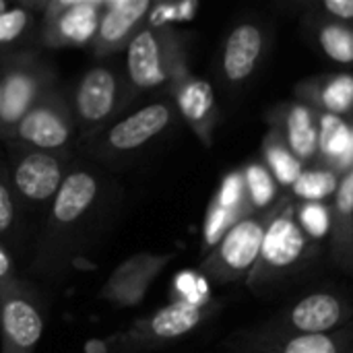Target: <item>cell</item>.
I'll list each match as a JSON object with an SVG mask.
<instances>
[{
  "mask_svg": "<svg viewBox=\"0 0 353 353\" xmlns=\"http://www.w3.org/2000/svg\"><path fill=\"white\" fill-rule=\"evenodd\" d=\"M124 190L105 168L72 159L29 248V277L60 285L116 223Z\"/></svg>",
  "mask_w": 353,
  "mask_h": 353,
  "instance_id": "1",
  "label": "cell"
},
{
  "mask_svg": "<svg viewBox=\"0 0 353 353\" xmlns=\"http://www.w3.org/2000/svg\"><path fill=\"white\" fill-rule=\"evenodd\" d=\"M353 323L352 298L339 292H312L277 310L273 316L232 333L223 341L228 353H261L277 345L335 333Z\"/></svg>",
  "mask_w": 353,
  "mask_h": 353,
  "instance_id": "2",
  "label": "cell"
},
{
  "mask_svg": "<svg viewBox=\"0 0 353 353\" xmlns=\"http://www.w3.org/2000/svg\"><path fill=\"white\" fill-rule=\"evenodd\" d=\"M176 120V105L165 93L163 97L141 103L132 112L114 120L79 149L85 153V159L101 168H116V163L132 159L137 153L145 151L151 143L163 137Z\"/></svg>",
  "mask_w": 353,
  "mask_h": 353,
  "instance_id": "3",
  "label": "cell"
},
{
  "mask_svg": "<svg viewBox=\"0 0 353 353\" xmlns=\"http://www.w3.org/2000/svg\"><path fill=\"white\" fill-rule=\"evenodd\" d=\"M316 254V244L306 238L296 219V201L283 192L273 207L259 259L246 279L254 294H263L302 271Z\"/></svg>",
  "mask_w": 353,
  "mask_h": 353,
  "instance_id": "4",
  "label": "cell"
},
{
  "mask_svg": "<svg viewBox=\"0 0 353 353\" xmlns=\"http://www.w3.org/2000/svg\"><path fill=\"white\" fill-rule=\"evenodd\" d=\"M8 165V178L21 217L29 234H37L52 201L56 199L72 159L25 147L14 141H2Z\"/></svg>",
  "mask_w": 353,
  "mask_h": 353,
  "instance_id": "5",
  "label": "cell"
},
{
  "mask_svg": "<svg viewBox=\"0 0 353 353\" xmlns=\"http://www.w3.org/2000/svg\"><path fill=\"white\" fill-rule=\"evenodd\" d=\"M188 66L186 35L172 25L145 23L124 50V72L132 93L165 91L174 77Z\"/></svg>",
  "mask_w": 353,
  "mask_h": 353,
  "instance_id": "6",
  "label": "cell"
},
{
  "mask_svg": "<svg viewBox=\"0 0 353 353\" xmlns=\"http://www.w3.org/2000/svg\"><path fill=\"white\" fill-rule=\"evenodd\" d=\"M217 312L213 302H194L180 298L168 306L134 321L126 331L110 335L101 341L103 352L110 353H143L163 350L182 337L194 333Z\"/></svg>",
  "mask_w": 353,
  "mask_h": 353,
  "instance_id": "7",
  "label": "cell"
},
{
  "mask_svg": "<svg viewBox=\"0 0 353 353\" xmlns=\"http://www.w3.org/2000/svg\"><path fill=\"white\" fill-rule=\"evenodd\" d=\"M134 93L128 85L124 66L97 62L77 83L70 97L72 114L79 130V147L93 134L103 130L126 110Z\"/></svg>",
  "mask_w": 353,
  "mask_h": 353,
  "instance_id": "8",
  "label": "cell"
},
{
  "mask_svg": "<svg viewBox=\"0 0 353 353\" xmlns=\"http://www.w3.org/2000/svg\"><path fill=\"white\" fill-rule=\"evenodd\" d=\"M0 141H14L37 151L72 159V151L79 147V130L68 93L60 85L48 89Z\"/></svg>",
  "mask_w": 353,
  "mask_h": 353,
  "instance_id": "9",
  "label": "cell"
},
{
  "mask_svg": "<svg viewBox=\"0 0 353 353\" xmlns=\"http://www.w3.org/2000/svg\"><path fill=\"white\" fill-rule=\"evenodd\" d=\"M273 207L263 213H250L238 221L215 248L203 256L201 271L207 279L217 285H232L248 279L259 259L265 230L273 217Z\"/></svg>",
  "mask_w": 353,
  "mask_h": 353,
  "instance_id": "10",
  "label": "cell"
},
{
  "mask_svg": "<svg viewBox=\"0 0 353 353\" xmlns=\"http://www.w3.org/2000/svg\"><path fill=\"white\" fill-rule=\"evenodd\" d=\"M2 74V118L0 139L33 108V103L54 85H58L54 68L33 52H12L0 58Z\"/></svg>",
  "mask_w": 353,
  "mask_h": 353,
  "instance_id": "11",
  "label": "cell"
},
{
  "mask_svg": "<svg viewBox=\"0 0 353 353\" xmlns=\"http://www.w3.org/2000/svg\"><path fill=\"white\" fill-rule=\"evenodd\" d=\"M46 319L33 285L17 277L0 285V353H35Z\"/></svg>",
  "mask_w": 353,
  "mask_h": 353,
  "instance_id": "12",
  "label": "cell"
},
{
  "mask_svg": "<svg viewBox=\"0 0 353 353\" xmlns=\"http://www.w3.org/2000/svg\"><path fill=\"white\" fill-rule=\"evenodd\" d=\"M271 46V27L259 17L236 21L225 33L219 50L217 72L225 89H242L263 66Z\"/></svg>",
  "mask_w": 353,
  "mask_h": 353,
  "instance_id": "13",
  "label": "cell"
},
{
  "mask_svg": "<svg viewBox=\"0 0 353 353\" xmlns=\"http://www.w3.org/2000/svg\"><path fill=\"white\" fill-rule=\"evenodd\" d=\"M105 2L50 0L41 10L39 37L50 50L91 43Z\"/></svg>",
  "mask_w": 353,
  "mask_h": 353,
  "instance_id": "14",
  "label": "cell"
},
{
  "mask_svg": "<svg viewBox=\"0 0 353 353\" xmlns=\"http://www.w3.org/2000/svg\"><path fill=\"white\" fill-rule=\"evenodd\" d=\"M176 259V252H139L120 263L105 279L99 298L116 308H130L143 302L149 288Z\"/></svg>",
  "mask_w": 353,
  "mask_h": 353,
  "instance_id": "15",
  "label": "cell"
},
{
  "mask_svg": "<svg viewBox=\"0 0 353 353\" xmlns=\"http://www.w3.org/2000/svg\"><path fill=\"white\" fill-rule=\"evenodd\" d=\"M168 95L176 105L178 118L190 126L205 147H211L219 122V105L211 83L196 77L190 66H186L170 83Z\"/></svg>",
  "mask_w": 353,
  "mask_h": 353,
  "instance_id": "16",
  "label": "cell"
},
{
  "mask_svg": "<svg viewBox=\"0 0 353 353\" xmlns=\"http://www.w3.org/2000/svg\"><path fill=\"white\" fill-rule=\"evenodd\" d=\"M151 0H112L103 4L95 35L89 43L95 58L105 60L126 50L151 12Z\"/></svg>",
  "mask_w": 353,
  "mask_h": 353,
  "instance_id": "17",
  "label": "cell"
},
{
  "mask_svg": "<svg viewBox=\"0 0 353 353\" xmlns=\"http://www.w3.org/2000/svg\"><path fill=\"white\" fill-rule=\"evenodd\" d=\"M265 122L273 128L292 153L304 163L312 165L319 159V112L298 99H285L267 110Z\"/></svg>",
  "mask_w": 353,
  "mask_h": 353,
  "instance_id": "18",
  "label": "cell"
},
{
  "mask_svg": "<svg viewBox=\"0 0 353 353\" xmlns=\"http://www.w3.org/2000/svg\"><path fill=\"white\" fill-rule=\"evenodd\" d=\"M252 213L248 199H246V188H244V176H242V168L232 170L219 190L215 192L209 209H207V217H205V228H203V250L205 254L209 250L215 248V244L244 217H248Z\"/></svg>",
  "mask_w": 353,
  "mask_h": 353,
  "instance_id": "19",
  "label": "cell"
},
{
  "mask_svg": "<svg viewBox=\"0 0 353 353\" xmlns=\"http://www.w3.org/2000/svg\"><path fill=\"white\" fill-rule=\"evenodd\" d=\"M294 99L319 114L353 118V72L337 70L302 79L294 89Z\"/></svg>",
  "mask_w": 353,
  "mask_h": 353,
  "instance_id": "20",
  "label": "cell"
},
{
  "mask_svg": "<svg viewBox=\"0 0 353 353\" xmlns=\"http://www.w3.org/2000/svg\"><path fill=\"white\" fill-rule=\"evenodd\" d=\"M333 232H331V259L335 267L353 273V170L347 172L331 201Z\"/></svg>",
  "mask_w": 353,
  "mask_h": 353,
  "instance_id": "21",
  "label": "cell"
},
{
  "mask_svg": "<svg viewBox=\"0 0 353 353\" xmlns=\"http://www.w3.org/2000/svg\"><path fill=\"white\" fill-rule=\"evenodd\" d=\"M302 27L308 39L327 60L353 68V23L302 21Z\"/></svg>",
  "mask_w": 353,
  "mask_h": 353,
  "instance_id": "22",
  "label": "cell"
},
{
  "mask_svg": "<svg viewBox=\"0 0 353 353\" xmlns=\"http://www.w3.org/2000/svg\"><path fill=\"white\" fill-rule=\"evenodd\" d=\"M31 234L21 217L17 196L10 186L4 151H0V244L10 254H17V250H23V242Z\"/></svg>",
  "mask_w": 353,
  "mask_h": 353,
  "instance_id": "23",
  "label": "cell"
},
{
  "mask_svg": "<svg viewBox=\"0 0 353 353\" xmlns=\"http://www.w3.org/2000/svg\"><path fill=\"white\" fill-rule=\"evenodd\" d=\"M261 161L269 168V172L273 174L283 192H288L296 184V180L306 168L273 128H267V134L263 137Z\"/></svg>",
  "mask_w": 353,
  "mask_h": 353,
  "instance_id": "24",
  "label": "cell"
},
{
  "mask_svg": "<svg viewBox=\"0 0 353 353\" xmlns=\"http://www.w3.org/2000/svg\"><path fill=\"white\" fill-rule=\"evenodd\" d=\"M350 137H352V120L331 116V114H319V159H316V163H323L337 172V165L347 151Z\"/></svg>",
  "mask_w": 353,
  "mask_h": 353,
  "instance_id": "25",
  "label": "cell"
},
{
  "mask_svg": "<svg viewBox=\"0 0 353 353\" xmlns=\"http://www.w3.org/2000/svg\"><path fill=\"white\" fill-rule=\"evenodd\" d=\"M341 176L323 165V163H312L306 165L296 184L288 190V194L294 201H312V203H331L337 188H339Z\"/></svg>",
  "mask_w": 353,
  "mask_h": 353,
  "instance_id": "26",
  "label": "cell"
},
{
  "mask_svg": "<svg viewBox=\"0 0 353 353\" xmlns=\"http://www.w3.org/2000/svg\"><path fill=\"white\" fill-rule=\"evenodd\" d=\"M244 176V188H246V199L252 209V213H263L269 211L283 194L279 188L277 180L269 172V168L261 161V157L250 159L242 168Z\"/></svg>",
  "mask_w": 353,
  "mask_h": 353,
  "instance_id": "27",
  "label": "cell"
},
{
  "mask_svg": "<svg viewBox=\"0 0 353 353\" xmlns=\"http://www.w3.org/2000/svg\"><path fill=\"white\" fill-rule=\"evenodd\" d=\"M281 8L302 21L353 23V0H288Z\"/></svg>",
  "mask_w": 353,
  "mask_h": 353,
  "instance_id": "28",
  "label": "cell"
},
{
  "mask_svg": "<svg viewBox=\"0 0 353 353\" xmlns=\"http://www.w3.org/2000/svg\"><path fill=\"white\" fill-rule=\"evenodd\" d=\"M353 350V323L347 327L314 337H302L261 353H350Z\"/></svg>",
  "mask_w": 353,
  "mask_h": 353,
  "instance_id": "29",
  "label": "cell"
},
{
  "mask_svg": "<svg viewBox=\"0 0 353 353\" xmlns=\"http://www.w3.org/2000/svg\"><path fill=\"white\" fill-rule=\"evenodd\" d=\"M296 219L310 242L319 244L325 238H331V232H333L331 203L296 201Z\"/></svg>",
  "mask_w": 353,
  "mask_h": 353,
  "instance_id": "30",
  "label": "cell"
},
{
  "mask_svg": "<svg viewBox=\"0 0 353 353\" xmlns=\"http://www.w3.org/2000/svg\"><path fill=\"white\" fill-rule=\"evenodd\" d=\"M39 12H35L29 4L10 6L0 14V48H10L23 41L37 25Z\"/></svg>",
  "mask_w": 353,
  "mask_h": 353,
  "instance_id": "31",
  "label": "cell"
},
{
  "mask_svg": "<svg viewBox=\"0 0 353 353\" xmlns=\"http://www.w3.org/2000/svg\"><path fill=\"white\" fill-rule=\"evenodd\" d=\"M17 265H14V256L0 244V285L8 283L12 279H17Z\"/></svg>",
  "mask_w": 353,
  "mask_h": 353,
  "instance_id": "32",
  "label": "cell"
},
{
  "mask_svg": "<svg viewBox=\"0 0 353 353\" xmlns=\"http://www.w3.org/2000/svg\"><path fill=\"white\" fill-rule=\"evenodd\" d=\"M353 170V118H352V137H350V145H347V151H345V155L341 157V161H339V165H337V174L343 178L347 172H352Z\"/></svg>",
  "mask_w": 353,
  "mask_h": 353,
  "instance_id": "33",
  "label": "cell"
},
{
  "mask_svg": "<svg viewBox=\"0 0 353 353\" xmlns=\"http://www.w3.org/2000/svg\"><path fill=\"white\" fill-rule=\"evenodd\" d=\"M10 8V4L6 2V0H0V14L4 12V10H8Z\"/></svg>",
  "mask_w": 353,
  "mask_h": 353,
  "instance_id": "34",
  "label": "cell"
},
{
  "mask_svg": "<svg viewBox=\"0 0 353 353\" xmlns=\"http://www.w3.org/2000/svg\"><path fill=\"white\" fill-rule=\"evenodd\" d=\"M0 118H2V74H0Z\"/></svg>",
  "mask_w": 353,
  "mask_h": 353,
  "instance_id": "35",
  "label": "cell"
},
{
  "mask_svg": "<svg viewBox=\"0 0 353 353\" xmlns=\"http://www.w3.org/2000/svg\"><path fill=\"white\" fill-rule=\"evenodd\" d=\"M350 353H353V350H352V352H350Z\"/></svg>",
  "mask_w": 353,
  "mask_h": 353,
  "instance_id": "36",
  "label": "cell"
}]
</instances>
